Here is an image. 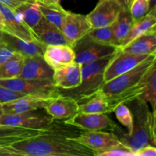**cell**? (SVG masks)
I'll return each instance as SVG.
<instances>
[{
    "label": "cell",
    "mask_w": 156,
    "mask_h": 156,
    "mask_svg": "<svg viewBox=\"0 0 156 156\" xmlns=\"http://www.w3.org/2000/svg\"><path fill=\"white\" fill-rule=\"evenodd\" d=\"M52 126L46 132L9 145L15 156H95V152Z\"/></svg>",
    "instance_id": "1"
},
{
    "label": "cell",
    "mask_w": 156,
    "mask_h": 156,
    "mask_svg": "<svg viewBox=\"0 0 156 156\" xmlns=\"http://www.w3.org/2000/svg\"><path fill=\"white\" fill-rule=\"evenodd\" d=\"M133 129L130 135L123 133L121 129L117 131L122 143L134 152L147 146H155V112L149 110L147 103L138 99L133 101Z\"/></svg>",
    "instance_id": "2"
},
{
    "label": "cell",
    "mask_w": 156,
    "mask_h": 156,
    "mask_svg": "<svg viewBox=\"0 0 156 156\" xmlns=\"http://www.w3.org/2000/svg\"><path fill=\"white\" fill-rule=\"evenodd\" d=\"M113 56L82 65L81 70L82 81L80 85L72 89H59V94L73 98L79 103L95 94L101 88L105 83L104 73Z\"/></svg>",
    "instance_id": "3"
},
{
    "label": "cell",
    "mask_w": 156,
    "mask_h": 156,
    "mask_svg": "<svg viewBox=\"0 0 156 156\" xmlns=\"http://www.w3.org/2000/svg\"><path fill=\"white\" fill-rule=\"evenodd\" d=\"M156 61V53L151 55L132 69L104 83L101 91L105 95H116L136 86Z\"/></svg>",
    "instance_id": "4"
},
{
    "label": "cell",
    "mask_w": 156,
    "mask_h": 156,
    "mask_svg": "<svg viewBox=\"0 0 156 156\" xmlns=\"http://www.w3.org/2000/svg\"><path fill=\"white\" fill-rule=\"evenodd\" d=\"M0 85L26 95L53 98L59 94V88L55 86L53 79H25L14 78L0 79Z\"/></svg>",
    "instance_id": "5"
},
{
    "label": "cell",
    "mask_w": 156,
    "mask_h": 156,
    "mask_svg": "<svg viewBox=\"0 0 156 156\" xmlns=\"http://www.w3.org/2000/svg\"><path fill=\"white\" fill-rule=\"evenodd\" d=\"M54 119L47 114L37 111L21 114H2L0 116V125L24 128L34 130H45L53 126Z\"/></svg>",
    "instance_id": "6"
},
{
    "label": "cell",
    "mask_w": 156,
    "mask_h": 156,
    "mask_svg": "<svg viewBox=\"0 0 156 156\" xmlns=\"http://www.w3.org/2000/svg\"><path fill=\"white\" fill-rule=\"evenodd\" d=\"M73 49L75 52V61L82 66L102 58L109 57L119 50L118 47L114 46L98 44L87 34L79 40Z\"/></svg>",
    "instance_id": "7"
},
{
    "label": "cell",
    "mask_w": 156,
    "mask_h": 156,
    "mask_svg": "<svg viewBox=\"0 0 156 156\" xmlns=\"http://www.w3.org/2000/svg\"><path fill=\"white\" fill-rule=\"evenodd\" d=\"M64 123L69 126H76L84 131L109 129L115 133L120 129L106 114L78 112L72 118L64 120Z\"/></svg>",
    "instance_id": "8"
},
{
    "label": "cell",
    "mask_w": 156,
    "mask_h": 156,
    "mask_svg": "<svg viewBox=\"0 0 156 156\" xmlns=\"http://www.w3.org/2000/svg\"><path fill=\"white\" fill-rule=\"evenodd\" d=\"M152 54L140 55L126 53L119 49L105 68L104 73V82L105 83L109 82L111 79L132 69L146 60Z\"/></svg>",
    "instance_id": "9"
},
{
    "label": "cell",
    "mask_w": 156,
    "mask_h": 156,
    "mask_svg": "<svg viewBox=\"0 0 156 156\" xmlns=\"http://www.w3.org/2000/svg\"><path fill=\"white\" fill-rule=\"evenodd\" d=\"M71 138L74 141L94 151L95 156H98L99 154L107 149L122 143L116 133L113 132H103L101 130L84 131L79 135Z\"/></svg>",
    "instance_id": "10"
},
{
    "label": "cell",
    "mask_w": 156,
    "mask_h": 156,
    "mask_svg": "<svg viewBox=\"0 0 156 156\" xmlns=\"http://www.w3.org/2000/svg\"><path fill=\"white\" fill-rule=\"evenodd\" d=\"M125 7L117 0H100L86 16L91 28L107 27L114 24Z\"/></svg>",
    "instance_id": "11"
},
{
    "label": "cell",
    "mask_w": 156,
    "mask_h": 156,
    "mask_svg": "<svg viewBox=\"0 0 156 156\" xmlns=\"http://www.w3.org/2000/svg\"><path fill=\"white\" fill-rule=\"evenodd\" d=\"M91 28L86 15L71 12H68L61 26V30L68 44L72 47L85 37Z\"/></svg>",
    "instance_id": "12"
},
{
    "label": "cell",
    "mask_w": 156,
    "mask_h": 156,
    "mask_svg": "<svg viewBox=\"0 0 156 156\" xmlns=\"http://www.w3.org/2000/svg\"><path fill=\"white\" fill-rule=\"evenodd\" d=\"M0 12L5 19V33L17 37L26 41H41L37 38L33 30L23 21L21 17L7 6L0 3Z\"/></svg>",
    "instance_id": "13"
},
{
    "label": "cell",
    "mask_w": 156,
    "mask_h": 156,
    "mask_svg": "<svg viewBox=\"0 0 156 156\" xmlns=\"http://www.w3.org/2000/svg\"><path fill=\"white\" fill-rule=\"evenodd\" d=\"M44 110L54 120L72 118L79 111V103L73 98L59 94L48 101Z\"/></svg>",
    "instance_id": "14"
},
{
    "label": "cell",
    "mask_w": 156,
    "mask_h": 156,
    "mask_svg": "<svg viewBox=\"0 0 156 156\" xmlns=\"http://www.w3.org/2000/svg\"><path fill=\"white\" fill-rule=\"evenodd\" d=\"M82 65L76 61L53 71V81L55 86L61 90L76 88L82 81Z\"/></svg>",
    "instance_id": "15"
},
{
    "label": "cell",
    "mask_w": 156,
    "mask_h": 156,
    "mask_svg": "<svg viewBox=\"0 0 156 156\" xmlns=\"http://www.w3.org/2000/svg\"><path fill=\"white\" fill-rule=\"evenodd\" d=\"M53 69L42 56L24 57V64L19 76L25 79H53Z\"/></svg>",
    "instance_id": "16"
},
{
    "label": "cell",
    "mask_w": 156,
    "mask_h": 156,
    "mask_svg": "<svg viewBox=\"0 0 156 156\" xmlns=\"http://www.w3.org/2000/svg\"><path fill=\"white\" fill-rule=\"evenodd\" d=\"M50 98H52L26 95L1 105L3 114H21L44 109Z\"/></svg>",
    "instance_id": "17"
},
{
    "label": "cell",
    "mask_w": 156,
    "mask_h": 156,
    "mask_svg": "<svg viewBox=\"0 0 156 156\" xmlns=\"http://www.w3.org/2000/svg\"><path fill=\"white\" fill-rule=\"evenodd\" d=\"M43 57L54 71L74 62L75 52L69 45L47 46Z\"/></svg>",
    "instance_id": "18"
},
{
    "label": "cell",
    "mask_w": 156,
    "mask_h": 156,
    "mask_svg": "<svg viewBox=\"0 0 156 156\" xmlns=\"http://www.w3.org/2000/svg\"><path fill=\"white\" fill-rule=\"evenodd\" d=\"M33 31L37 38L45 46L69 45L62 30L44 17L34 27Z\"/></svg>",
    "instance_id": "19"
},
{
    "label": "cell",
    "mask_w": 156,
    "mask_h": 156,
    "mask_svg": "<svg viewBox=\"0 0 156 156\" xmlns=\"http://www.w3.org/2000/svg\"><path fill=\"white\" fill-rule=\"evenodd\" d=\"M2 41L7 44L16 53L24 57L35 56H44L47 46L39 41H26L9 34L2 33Z\"/></svg>",
    "instance_id": "20"
},
{
    "label": "cell",
    "mask_w": 156,
    "mask_h": 156,
    "mask_svg": "<svg viewBox=\"0 0 156 156\" xmlns=\"http://www.w3.org/2000/svg\"><path fill=\"white\" fill-rule=\"evenodd\" d=\"M120 50L126 53L140 55H149L155 53L156 32H152V33L142 35L129 42Z\"/></svg>",
    "instance_id": "21"
},
{
    "label": "cell",
    "mask_w": 156,
    "mask_h": 156,
    "mask_svg": "<svg viewBox=\"0 0 156 156\" xmlns=\"http://www.w3.org/2000/svg\"><path fill=\"white\" fill-rule=\"evenodd\" d=\"M78 112L91 114H109L113 112L108 98L99 90L88 98L79 102Z\"/></svg>",
    "instance_id": "22"
},
{
    "label": "cell",
    "mask_w": 156,
    "mask_h": 156,
    "mask_svg": "<svg viewBox=\"0 0 156 156\" xmlns=\"http://www.w3.org/2000/svg\"><path fill=\"white\" fill-rule=\"evenodd\" d=\"M155 9L156 7L151 9L147 15L144 17V18L133 25L129 34L124 40L120 49L142 35L152 33V32H156Z\"/></svg>",
    "instance_id": "23"
},
{
    "label": "cell",
    "mask_w": 156,
    "mask_h": 156,
    "mask_svg": "<svg viewBox=\"0 0 156 156\" xmlns=\"http://www.w3.org/2000/svg\"><path fill=\"white\" fill-rule=\"evenodd\" d=\"M133 21L129 9L123 8L114 23L113 24V34H114V47L120 48L123 41L129 34L132 28Z\"/></svg>",
    "instance_id": "24"
},
{
    "label": "cell",
    "mask_w": 156,
    "mask_h": 156,
    "mask_svg": "<svg viewBox=\"0 0 156 156\" xmlns=\"http://www.w3.org/2000/svg\"><path fill=\"white\" fill-rule=\"evenodd\" d=\"M37 2L43 17L61 30V26L68 11H66L60 4H51L44 0H37Z\"/></svg>",
    "instance_id": "25"
},
{
    "label": "cell",
    "mask_w": 156,
    "mask_h": 156,
    "mask_svg": "<svg viewBox=\"0 0 156 156\" xmlns=\"http://www.w3.org/2000/svg\"><path fill=\"white\" fill-rule=\"evenodd\" d=\"M14 11L32 30L43 17L40 11L37 0L27 2Z\"/></svg>",
    "instance_id": "26"
},
{
    "label": "cell",
    "mask_w": 156,
    "mask_h": 156,
    "mask_svg": "<svg viewBox=\"0 0 156 156\" xmlns=\"http://www.w3.org/2000/svg\"><path fill=\"white\" fill-rule=\"evenodd\" d=\"M155 79H156V68L155 63L151 66L149 71L146 75V86L144 91L141 95L138 98V100L145 103L150 104L152 106V111L155 112L156 104V88H155Z\"/></svg>",
    "instance_id": "27"
},
{
    "label": "cell",
    "mask_w": 156,
    "mask_h": 156,
    "mask_svg": "<svg viewBox=\"0 0 156 156\" xmlns=\"http://www.w3.org/2000/svg\"><path fill=\"white\" fill-rule=\"evenodd\" d=\"M24 64V56L15 52L13 56L0 66V79H14L19 76Z\"/></svg>",
    "instance_id": "28"
},
{
    "label": "cell",
    "mask_w": 156,
    "mask_h": 156,
    "mask_svg": "<svg viewBox=\"0 0 156 156\" xmlns=\"http://www.w3.org/2000/svg\"><path fill=\"white\" fill-rule=\"evenodd\" d=\"M88 37L94 42L103 45L114 46V34L113 24L107 27L91 28L87 34Z\"/></svg>",
    "instance_id": "29"
},
{
    "label": "cell",
    "mask_w": 156,
    "mask_h": 156,
    "mask_svg": "<svg viewBox=\"0 0 156 156\" xmlns=\"http://www.w3.org/2000/svg\"><path fill=\"white\" fill-rule=\"evenodd\" d=\"M133 24H135L141 21L150 10L149 0H133L129 7Z\"/></svg>",
    "instance_id": "30"
},
{
    "label": "cell",
    "mask_w": 156,
    "mask_h": 156,
    "mask_svg": "<svg viewBox=\"0 0 156 156\" xmlns=\"http://www.w3.org/2000/svg\"><path fill=\"white\" fill-rule=\"evenodd\" d=\"M113 112L115 113L119 122L127 129L128 135H130L133 129V116L130 109L126 104H120L116 107Z\"/></svg>",
    "instance_id": "31"
},
{
    "label": "cell",
    "mask_w": 156,
    "mask_h": 156,
    "mask_svg": "<svg viewBox=\"0 0 156 156\" xmlns=\"http://www.w3.org/2000/svg\"><path fill=\"white\" fill-rule=\"evenodd\" d=\"M98 156H136V153L126 146L120 143L99 154Z\"/></svg>",
    "instance_id": "32"
},
{
    "label": "cell",
    "mask_w": 156,
    "mask_h": 156,
    "mask_svg": "<svg viewBox=\"0 0 156 156\" xmlns=\"http://www.w3.org/2000/svg\"><path fill=\"white\" fill-rule=\"evenodd\" d=\"M24 96H26V94L12 91V90L0 85V105L12 101L16 100L21 97H24Z\"/></svg>",
    "instance_id": "33"
},
{
    "label": "cell",
    "mask_w": 156,
    "mask_h": 156,
    "mask_svg": "<svg viewBox=\"0 0 156 156\" xmlns=\"http://www.w3.org/2000/svg\"><path fill=\"white\" fill-rule=\"evenodd\" d=\"M15 52L5 42L0 43V66L12 57Z\"/></svg>",
    "instance_id": "34"
},
{
    "label": "cell",
    "mask_w": 156,
    "mask_h": 156,
    "mask_svg": "<svg viewBox=\"0 0 156 156\" xmlns=\"http://www.w3.org/2000/svg\"><path fill=\"white\" fill-rule=\"evenodd\" d=\"M31 1H34V0H0V3L14 11L24 3Z\"/></svg>",
    "instance_id": "35"
},
{
    "label": "cell",
    "mask_w": 156,
    "mask_h": 156,
    "mask_svg": "<svg viewBox=\"0 0 156 156\" xmlns=\"http://www.w3.org/2000/svg\"><path fill=\"white\" fill-rule=\"evenodd\" d=\"M155 146H147L142 148L136 152V156H155Z\"/></svg>",
    "instance_id": "36"
},
{
    "label": "cell",
    "mask_w": 156,
    "mask_h": 156,
    "mask_svg": "<svg viewBox=\"0 0 156 156\" xmlns=\"http://www.w3.org/2000/svg\"><path fill=\"white\" fill-rule=\"evenodd\" d=\"M5 27V24L4 17H3L2 14L0 12V31L4 32Z\"/></svg>",
    "instance_id": "37"
},
{
    "label": "cell",
    "mask_w": 156,
    "mask_h": 156,
    "mask_svg": "<svg viewBox=\"0 0 156 156\" xmlns=\"http://www.w3.org/2000/svg\"><path fill=\"white\" fill-rule=\"evenodd\" d=\"M44 1L47 2H48V3H51V4L59 5L60 4L61 0H44Z\"/></svg>",
    "instance_id": "38"
},
{
    "label": "cell",
    "mask_w": 156,
    "mask_h": 156,
    "mask_svg": "<svg viewBox=\"0 0 156 156\" xmlns=\"http://www.w3.org/2000/svg\"><path fill=\"white\" fill-rule=\"evenodd\" d=\"M155 1L156 0H149V3H150V9L152 8L156 7L155 6Z\"/></svg>",
    "instance_id": "39"
},
{
    "label": "cell",
    "mask_w": 156,
    "mask_h": 156,
    "mask_svg": "<svg viewBox=\"0 0 156 156\" xmlns=\"http://www.w3.org/2000/svg\"><path fill=\"white\" fill-rule=\"evenodd\" d=\"M133 2V0H125V4H126V7L127 9H129V5H130L131 2Z\"/></svg>",
    "instance_id": "40"
},
{
    "label": "cell",
    "mask_w": 156,
    "mask_h": 156,
    "mask_svg": "<svg viewBox=\"0 0 156 156\" xmlns=\"http://www.w3.org/2000/svg\"><path fill=\"white\" fill-rule=\"evenodd\" d=\"M118 2H120V4L123 5V6H126V4H125V0H117Z\"/></svg>",
    "instance_id": "41"
},
{
    "label": "cell",
    "mask_w": 156,
    "mask_h": 156,
    "mask_svg": "<svg viewBox=\"0 0 156 156\" xmlns=\"http://www.w3.org/2000/svg\"><path fill=\"white\" fill-rule=\"evenodd\" d=\"M2 114H3V110H2V105H0V116H1Z\"/></svg>",
    "instance_id": "42"
},
{
    "label": "cell",
    "mask_w": 156,
    "mask_h": 156,
    "mask_svg": "<svg viewBox=\"0 0 156 156\" xmlns=\"http://www.w3.org/2000/svg\"><path fill=\"white\" fill-rule=\"evenodd\" d=\"M2 31H0V43L2 42Z\"/></svg>",
    "instance_id": "43"
}]
</instances>
